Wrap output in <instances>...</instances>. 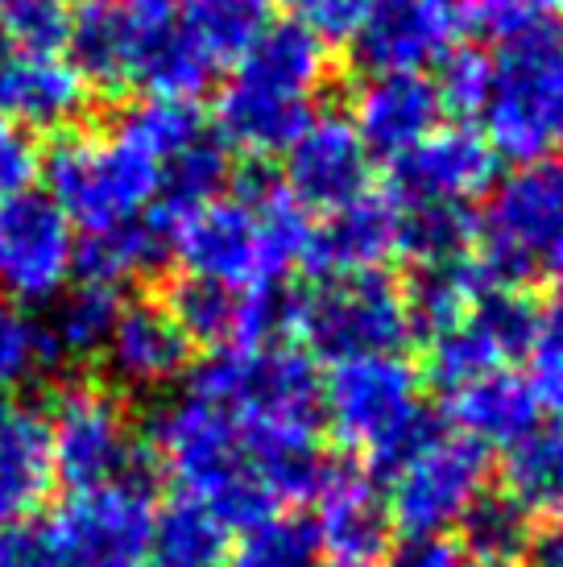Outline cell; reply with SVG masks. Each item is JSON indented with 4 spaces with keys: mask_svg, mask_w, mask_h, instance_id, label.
Segmentation results:
<instances>
[{
    "mask_svg": "<svg viewBox=\"0 0 563 567\" xmlns=\"http://www.w3.org/2000/svg\"><path fill=\"white\" fill-rule=\"evenodd\" d=\"M233 535L228 526L191 497H174L154 509L145 567H228Z\"/></svg>",
    "mask_w": 563,
    "mask_h": 567,
    "instance_id": "484cf974",
    "label": "cell"
},
{
    "mask_svg": "<svg viewBox=\"0 0 563 567\" xmlns=\"http://www.w3.org/2000/svg\"><path fill=\"white\" fill-rule=\"evenodd\" d=\"M448 419L455 435L481 443V447H514L539 426V406H534L526 378H518L510 369L477 378L469 385L448 390Z\"/></svg>",
    "mask_w": 563,
    "mask_h": 567,
    "instance_id": "cb8c5ba5",
    "label": "cell"
},
{
    "mask_svg": "<svg viewBox=\"0 0 563 567\" xmlns=\"http://www.w3.org/2000/svg\"><path fill=\"white\" fill-rule=\"evenodd\" d=\"M315 547L328 551L336 567L377 564L390 547V505L377 485L357 468H324L315 485Z\"/></svg>",
    "mask_w": 563,
    "mask_h": 567,
    "instance_id": "e0dca14e",
    "label": "cell"
},
{
    "mask_svg": "<svg viewBox=\"0 0 563 567\" xmlns=\"http://www.w3.org/2000/svg\"><path fill=\"white\" fill-rule=\"evenodd\" d=\"M228 567H319V547H315L311 526L269 518L245 530V538L233 547Z\"/></svg>",
    "mask_w": 563,
    "mask_h": 567,
    "instance_id": "836d02e7",
    "label": "cell"
},
{
    "mask_svg": "<svg viewBox=\"0 0 563 567\" xmlns=\"http://www.w3.org/2000/svg\"><path fill=\"white\" fill-rule=\"evenodd\" d=\"M360 567H373V564H360Z\"/></svg>",
    "mask_w": 563,
    "mask_h": 567,
    "instance_id": "c3c4849f",
    "label": "cell"
},
{
    "mask_svg": "<svg viewBox=\"0 0 563 567\" xmlns=\"http://www.w3.org/2000/svg\"><path fill=\"white\" fill-rule=\"evenodd\" d=\"M543 25V13L531 0H464V30L493 42L498 50L522 42Z\"/></svg>",
    "mask_w": 563,
    "mask_h": 567,
    "instance_id": "74e56055",
    "label": "cell"
},
{
    "mask_svg": "<svg viewBox=\"0 0 563 567\" xmlns=\"http://www.w3.org/2000/svg\"><path fill=\"white\" fill-rule=\"evenodd\" d=\"M398 567H472V559L464 555V547H455L448 538H422L402 551Z\"/></svg>",
    "mask_w": 563,
    "mask_h": 567,
    "instance_id": "7bdbcfd3",
    "label": "cell"
},
{
    "mask_svg": "<svg viewBox=\"0 0 563 567\" xmlns=\"http://www.w3.org/2000/svg\"><path fill=\"white\" fill-rule=\"evenodd\" d=\"M328 80L331 54L324 38H315L303 21L266 25L240 50L233 75L219 87L216 125L224 142L249 158L286 154L315 121Z\"/></svg>",
    "mask_w": 563,
    "mask_h": 567,
    "instance_id": "3957f363",
    "label": "cell"
},
{
    "mask_svg": "<svg viewBox=\"0 0 563 567\" xmlns=\"http://www.w3.org/2000/svg\"><path fill=\"white\" fill-rule=\"evenodd\" d=\"M402 212L393 195H360L348 207L331 212L324 228L311 233L307 261L315 274H352V269H381V261L398 252Z\"/></svg>",
    "mask_w": 563,
    "mask_h": 567,
    "instance_id": "603a6c76",
    "label": "cell"
},
{
    "mask_svg": "<svg viewBox=\"0 0 563 567\" xmlns=\"http://www.w3.org/2000/svg\"><path fill=\"white\" fill-rule=\"evenodd\" d=\"M526 357H531L526 390H531L534 406L555 414V423H563V336L543 328V336L534 340Z\"/></svg>",
    "mask_w": 563,
    "mask_h": 567,
    "instance_id": "ab89813d",
    "label": "cell"
},
{
    "mask_svg": "<svg viewBox=\"0 0 563 567\" xmlns=\"http://www.w3.org/2000/svg\"><path fill=\"white\" fill-rule=\"evenodd\" d=\"M489 83H493V59L477 47H455L443 63H439V104L460 112V116H481L489 100Z\"/></svg>",
    "mask_w": 563,
    "mask_h": 567,
    "instance_id": "8d00e7d4",
    "label": "cell"
},
{
    "mask_svg": "<svg viewBox=\"0 0 563 567\" xmlns=\"http://www.w3.org/2000/svg\"><path fill=\"white\" fill-rule=\"evenodd\" d=\"M295 4L298 21L324 42H348V38L357 42V33L377 9V0H295Z\"/></svg>",
    "mask_w": 563,
    "mask_h": 567,
    "instance_id": "f35d334b",
    "label": "cell"
},
{
    "mask_svg": "<svg viewBox=\"0 0 563 567\" xmlns=\"http://www.w3.org/2000/svg\"><path fill=\"white\" fill-rule=\"evenodd\" d=\"M522 564L526 567H563V518H547L539 530H531V543H526Z\"/></svg>",
    "mask_w": 563,
    "mask_h": 567,
    "instance_id": "ee69618b",
    "label": "cell"
},
{
    "mask_svg": "<svg viewBox=\"0 0 563 567\" xmlns=\"http://www.w3.org/2000/svg\"><path fill=\"white\" fill-rule=\"evenodd\" d=\"M125 302L116 299V286L100 282H79L75 290L59 295L54 302V316L47 323V336L54 344V357H100L109 344L116 316H121Z\"/></svg>",
    "mask_w": 563,
    "mask_h": 567,
    "instance_id": "4dcf8cb0",
    "label": "cell"
},
{
    "mask_svg": "<svg viewBox=\"0 0 563 567\" xmlns=\"http://www.w3.org/2000/svg\"><path fill=\"white\" fill-rule=\"evenodd\" d=\"M460 30L464 0H377L357 33V54L373 75H419L452 54Z\"/></svg>",
    "mask_w": 563,
    "mask_h": 567,
    "instance_id": "5bb4252c",
    "label": "cell"
},
{
    "mask_svg": "<svg viewBox=\"0 0 563 567\" xmlns=\"http://www.w3.org/2000/svg\"><path fill=\"white\" fill-rule=\"evenodd\" d=\"M498 178V154L477 128H436L393 162V199L407 207H472Z\"/></svg>",
    "mask_w": 563,
    "mask_h": 567,
    "instance_id": "9a60e30c",
    "label": "cell"
},
{
    "mask_svg": "<svg viewBox=\"0 0 563 567\" xmlns=\"http://www.w3.org/2000/svg\"><path fill=\"white\" fill-rule=\"evenodd\" d=\"M47 435L54 481H63L71 493L116 485L133 473L137 456L133 419L109 385L75 381L59 390L47 419Z\"/></svg>",
    "mask_w": 563,
    "mask_h": 567,
    "instance_id": "8fae6325",
    "label": "cell"
},
{
    "mask_svg": "<svg viewBox=\"0 0 563 567\" xmlns=\"http://www.w3.org/2000/svg\"><path fill=\"white\" fill-rule=\"evenodd\" d=\"M295 331L328 361L398 352L414 336L407 290L381 269L319 274L290 307Z\"/></svg>",
    "mask_w": 563,
    "mask_h": 567,
    "instance_id": "ba28073f",
    "label": "cell"
},
{
    "mask_svg": "<svg viewBox=\"0 0 563 567\" xmlns=\"http://www.w3.org/2000/svg\"><path fill=\"white\" fill-rule=\"evenodd\" d=\"M477 261L493 286L555 274L563 286V158L514 166L493 190Z\"/></svg>",
    "mask_w": 563,
    "mask_h": 567,
    "instance_id": "52a82bcc",
    "label": "cell"
},
{
    "mask_svg": "<svg viewBox=\"0 0 563 567\" xmlns=\"http://www.w3.org/2000/svg\"><path fill=\"white\" fill-rule=\"evenodd\" d=\"M402 212V228H398V252H407L422 266H443V261H460L472 257V245L481 240V224L472 216V207H407Z\"/></svg>",
    "mask_w": 563,
    "mask_h": 567,
    "instance_id": "1f68e13d",
    "label": "cell"
},
{
    "mask_svg": "<svg viewBox=\"0 0 563 567\" xmlns=\"http://www.w3.org/2000/svg\"><path fill=\"white\" fill-rule=\"evenodd\" d=\"M150 443L183 497L207 505L228 530L278 518L290 502L311 497L324 476L315 431L253 419L195 390L157 410Z\"/></svg>",
    "mask_w": 563,
    "mask_h": 567,
    "instance_id": "6da1fadb",
    "label": "cell"
},
{
    "mask_svg": "<svg viewBox=\"0 0 563 567\" xmlns=\"http://www.w3.org/2000/svg\"><path fill=\"white\" fill-rule=\"evenodd\" d=\"M233 4H236V9H245V13H253L257 21H266L269 9H274L278 0H233Z\"/></svg>",
    "mask_w": 563,
    "mask_h": 567,
    "instance_id": "bcb514c9",
    "label": "cell"
},
{
    "mask_svg": "<svg viewBox=\"0 0 563 567\" xmlns=\"http://www.w3.org/2000/svg\"><path fill=\"white\" fill-rule=\"evenodd\" d=\"M539 336H543V316L531 295H522V286H493L469 319L431 336L427 364L443 390H455L510 369V361L526 357Z\"/></svg>",
    "mask_w": 563,
    "mask_h": 567,
    "instance_id": "7c38bea8",
    "label": "cell"
},
{
    "mask_svg": "<svg viewBox=\"0 0 563 567\" xmlns=\"http://www.w3.org/2000/svg\"><path fill=\"white\" fill-rule=\"evenodd\" d=\"M162 257H166V224L150 216V220L125 224V228L83 237L75 252V269L83 274V282L121 286L129 278L150 274Z\"/></svg>",
    "mask_w": 563,
    "mask_h": 567,
    "instance_id": "f546056e",
    "label": "cell"
},
{
    "mask_svg": "<svg viewBox=\"0 0 563 567\" xmlns=\"http://www.w3.org/2000/svg\"><path fill=\"white\" fill-rule=\"evenodd\" d=\"M369 150L357 125L340 112H315V121L286 150V178L282 187L303 207L340 212L352 199L369 195Z\"/></svg>",
    "mask_w": 563,
    "mask_h": 567,
    "instance_id": "2e32d148",
    "label": "cell"
},
{
    "mask_svg": "<svg viewBox=\"0 0 563 567\" xmlns=\"http://www.w3.org/2000/svg\"><path fill=\"white\" fill-rule=\"evenodd\" d=\"M47 178L50 199L71 220V228H83V237H95V233L157 216L166 171L112 128V133L66 137L50 154Z\"/></svg>",
    "mask_w": 563,
    "mask_h": 567,
    "instance_id": "8992f818",
    "label": "cell"
},
{
    "mask_svg": "<svg viewBox=\"0 0 563 567\" xmlns=\"http://www.w3.org/2000/svg\"><path fill=\"white\" fill-rule=\"evenodd\" d=\"M116 133L129 145H137L145 158H154L162 171H171L187 150L212 137L191 100H166V95H145L129 104L116 121Z\"/></svg>",
    "mask_w": 563,
    "mask_h": 567,
    "instance_id": "f1b7e54d",
    "label": "cell"
},
{
    "mask_svg": "<svg viewBox=\"0 0 563 567\" xmlns=\"http://www.w3.org/2000/svg\"><path fill=\"white\" fill-rule=\"evenodd\" d=\"M531 4H534V9H539V13H543V17H563V0H531Z\"/></svg>",
    "mask_w": 563,
    "mask_h": 567,
    "instance_id": "7dc6e473",
    "label": "cell"
},
{
    "mask_svg": "<svg viewBox=\"0 0 563 567\" xmlns=\"http://www.w3.org/2000/svg\"><path fill=\"white\" fill-rule=\"evenodd\" d=\"M501 497L526 518H563V423L534 426L505 452Z\"/></svg>",
    "mask_w": 563,
    "mask_h": 567,
    "instance_id": "4316f807",
    "label": "cell"
},
{
    "mask_svg": "<svg viewBox=\"0 0 563 567\" xmlns=\"http://www.w3.org/2000/svg\"><path fill=\"white\" fill-rule=\"evenodd\" d=\"M531 543V518L505 497L485 502L464 518V555L481 567H514Z\"/></svg>",
    "mask_w": 563,
    "mask_h": 567,
    "instance_id": "d6a6232c",
    "label": "cell"
},
{
    "mask_svg": "<svg viewBox=\"0 0 563 567\" xmlns=\"http://www.w3.org/2000/svg\"><path fill=\"white\" fill-rule=\"evenodd\" d=\"M116 4H121V13L129 17V25L137 30L141 59H145V50L183 25L191 0H116ZM137 71H141V66H137Z\"/></svg>",
    "mask_w": 563,
    "mask_h": 567,
    "instance_id": "b9f144b4",
    "label": "cell"
},
{
    "mask_svg": "<svg viewBox=\"0 0 563 567\" xmlns=\"http://www.w3.org/2000/svg\"><path fill=\"white\" fill-rule=\"evenodd\" d=\"M104 364L125 390H166L191 364V340L162 302H129L116 316Z\"/></svg>",
    "mask_w": 563,
    "mask_h": 567,
    "instance_id": "ffe728a7",
    "label": "cell"
},
{
    "mask_svg": "<svg viewBox=\"0 0 563 567\" xmlns=\"http://www.w3.org/2000/svg\"><path fill=\"white\" fill-rule=\"evenodd\" d=\"M439 92L422 75H369L357 92L352 125L369 154L398 162L439 128Z\"/></svg>",
    "mask_w": 563,
    "mask_h": 567,
    "instance_id": "44dd1931",
    "label": "cell"
},
{
    "mask_svg": "<svg viewBox=\"0 0 563 567\" xmlns=\"http://www.w3.org/2000/svg\"><path fill=\"white\" fill-rule=\"evenodd\" d=\"M54 361L59 357L42 323L0 311V398H13V390L42 378Z\"/></svg>",
    "mask_w": 563,
    "mask_h": 567,
    "instance_id": "e575fe53",
    "label": "cell"
},
{
    "mask_svg": "<svg viewBox=\"0 0 563 567\" xmlns=\"http://www.w3.org/2000/svg\"><path fill=\"white\" fill-rule=\"evenodd\" d=\"M171 316L187 340L216 348V352H240V348L274 344V331L290 319V302L278 290H224L212 282H183L171 299Z\"/></svg>",
    "mask_w": 563,
    "mask_h": 567,
    "instance_id": "d6986e66",
    "label": "cell"
},
{
    "mask_svg": "<svg viewBox=\"0 0 563 567\" xmlns=\"http://www.w3.org/2000/svg\"><path fill=\"white\" fill-rule=\"evenodd\" d=\"M66 30V0H0V33L13 42V50H59Z\"/></svg>",
    "mask_w": 563,
    "mask_h": 567,
    "instance_id": "d590c367",
    "label": "cell"
},
{
    "mask_svg": "<svg viewBox=\"0 0 563 567\" xmlns=\"http://www.w3.org/2000/svg\"><path fill=\"white\" fill-rule=\"evenodd\" d=\"M54 485L47 414L21 398H0V535L38 514Z\"/></svg>",
    "mask_w": 563,
    "mask_h": 567,
    "instance_id": "7402d4cb",
    "label": "cell"
},
{
    "mask_svg": "<svg viewBox=\"0 0 563 567\" xmlns=\"http://www.w3.org/2000/svg\"><path fill=\"white\" fill-rule=\"evenodd\" d=\"M543 328L563 336V286H560V295H555V302H551V311L543 316Z\"/></svg>",
    "mask_w": 563,
    "mask_h": 567,
    "instance_id": "f6af8a7d",
    "label": "cell"
},
{
    "mask_svg": "<svg viewBox=\"0 0 563 567\" xmlns=\"http://www.w3.org/2000/svg\"><path fill=\"white\" fill-rule=\"evenodd\" d=\"M472 567H481V564H472Z\"/></svg>",
    "mask_w": 563,
    "mask_h": 567,
    "instance_id": "681fc988",
    "label": "cell"
},
{
    "mask_svg": "<svg viewBox=\"0 0 563 567\" xmlns=\"http://www.w3.org/2000/svg\"><path fill=\"white\" fill-rule=\"evenodd\" d=\"M307 207L269 178H249L233 195H212L166 220V252L178 257L191 282L257 295L307 261L311 249Z\"/></svg>",
    "mask_w": 563,
    "mask_h": 567,
    "instance_id": "7a4b0ae2",
    "label": "cell"
},
{
    "mask_svg": "<svg viewBox=\"0 0 563 567\" xmlns=\"http://www.w3.org/2000/svg\"><path fill=\"white\" fill-rule=\"evenodd\" d=\"M66 47L88 87H104V92L137 87L141 38L116 0H83L79 9H71Z\"/></svg>",
    "mask_w": 563,
    "mask_h": 567,
    "instance_id": "d4e9b609",
    "label": "cell"
},
{
    "mask_svg": "<svg viewBox=\"0 0 563 567\" xmlns=\"http://www.w3.org/2000/svg\"><path fill=\"white\" fill-rule=\"evenodd\" d=\"M88 80L59 50H4L0 54V112L17 128L54 133L71 128L88 109Z\"/></svg>",
    "mask_w": 563,
    "mask_h": 567,
    "instance_id": "ac0fdd59",
    "label": "cell"
},
{
    "mask_svg": "<svg viewBox=\"0 0 563 567\" xmlns=\"http://www.w3.org/2000/svg\"><path fill=\"white\" fill-rule=\"evenodd\" d=\"M154 505L137 481L71 493L33 530V567H145Z\"/></svg>",
    "mask_w": 563,
    "mask_h": 567,
    "instance_id": "30bf717a",
    "label": "cell"
},
{
    "mask_svg": "<svg viewBox=\"0 0 563 567\" xmlns=\"http://www.w3.org/2000/svg\"><path fill=\"white\" fill-rule=\"evenodd\" d=\"M489 150L514 166L563 154V33L539 25L522 42L498 50L493 83L481 109Z\"/></svg>",
    "mask_w": 563,
    "mask_h": 567,
    "instance_id": "5b68a950",
    "label": "cell"
},
{
    "mask_svg": "<svg viewBox=\"0 0 563 567\" xmlns=\"http://www.w3.org/2000/svg\"><path fill=\"white\" fill-rule=\"evenodd\" d=\"M493 282L477 257H460V261H443V266H422L414 286L407 290L410 319L414 331H427V340L439 331L455 328L460 319L477 311V302L485 299Z\"/></svg>",
    "mask_w": 563,
    "mask_h": 567,
    "instance_id": "83f0119b",
    "label": "cell"
},
{
    "mask_svg": "<svg viewBox=\"0 0 563 567\" xmlns=\"http://www.w3.org/2000/svg\"><path fill=\"white\" fill-rule=\"evenodd\" d=\"M489 452L455 431H427L390 476V522L410 543L464 526L489 493Z\"/></svg>",
    "mask_w": 563,
    "mask_h": 567,
    "instance_id": "9c48e42d",
    "label": "cell"
},
{
    "mask_svg": "<svg viewBox=\"0 0 563 567\" xmlns=\"http://www.w3.org/2000/svg\"><path fill=\"white\" fill-rule=\"evenodd\" d=\"M38 171H42V158H38V145L30 133L0 121V207L33 190Z\"/></svg>",
    "mask_w": 563,
    "mask_h": 567,
    "instance_id": "60d3db41",
    "label": "cell"
},
{
    "mask_svg": "<svg viewBox=\"0 0 563 567\" xmlns=\"http://www.w3.org/2000/svg\"><path fill=\"white\" fill-rule=\"evenodd\" d=\"M319 414L345 452L390 468L431 431L419 369L398 352L331 364L328 381L319 385Z\"/></svg>",
    "mask_w": 563,
    "mask_h": 567,
    "instance_id": "277c9868",
    "label": "cell"
},
{
    "mask_svg": "<svg viewBox=\"0 0 563 567\" xmlns=\"http://www.w3.org/2000/svg\"><path fill=\"white\" fill-rule=\"evenodd\" d=\"M75 228L50 195L25 190L0 207V290L17 302H54L75 274Z\"/></svg>",
    "mask_w": 563,
    "mask_h": 567,
    "instance_id": "4fadbf2b",
    "label": "cell"
}]
</instances>
